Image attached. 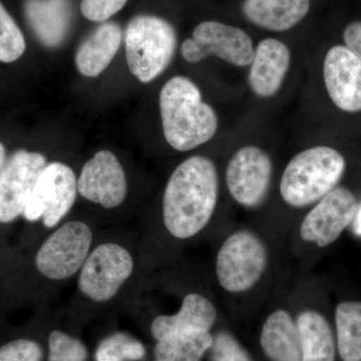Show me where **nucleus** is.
<instances>
[{
  "instance_id": "1",
  "label": "nucleus",
  "mask_w": 361,
  "mask_h": 361,
  "mask_svg": "<svg viewBox=\"0 0 361 361\" xmlns=\"http://www.w3.org/2000/svg\"><path fill=\"white\" fill-rule=\"evenodd\" d=\"M218 188L217 170L210 159L194 156L180 163L164 194V222L168 231L179 239L198 234L215 211Z\"/></svg>"
},
{
  "instance_id": "2",
  "label": "nucleus",
  "mask_w": 361,
  "mask_h": 361,
  "mask_svg": "<svg viewBox=\"0 0 361 361\" xmlns=\"http://www.w3.org/2000/svg\"><path fill=\"white\" fill-rule=\"evenodd\" d=\"M161 125L172 148L187 152L210 141L218 130V116L188 78L174 77L160 92Z\"/></svg>"
},
{
  "instance_id": "3",
  "label": "nucleus",
  "mask_w": 361,
  "mask_h": 361,
  "mask_svg": "<svg viewBox=\"0 0 361 361\" xmlns=\"http://www.w3.org/2000/svg\"><path fill=\"white\" fill-rule=\"evenodd\" d=\"M346 161L337 149L317 146L305 149L287 165L280 193L288 205L303 208L322 200L341 180Z\"/></svg>"
},
{
  "instance_id": "4",
  "label": "nucleus",
  "mask_w": 361,
  "mask_h": 361,
  "mask_svg": "<svg viewBox=\"0 0 361 361\" xmlns=\"http://www.w3.org/2000/svg\"><path fill=\"white\" fill-rule=\"evenodd\" d=\"M126 58L130 73L148 84L170 66L177 47L174 27L163 18L140 16L125 32Z\"/></svg>"
},
{
  "instance_id": "5",
  "label": "nucleus",
  "mask_w": 361,
  "mask_h": 361,
  "mask_svg": "<svg viewBox=\"0 0 361 361\" xmlns=\"http://www.w3.org/2000/svg\"><path fill=\"white\" fill-rule=\"evenodd\" d=\"M267 266L264 243L250 231L234 233L221 246L216 260V273L223 289L231 293L249 290Z\"/></svg>"
},
{
  "instance_id": "6",
  "label": "nucleus",
  "mask_w": 361,
  "mask_h": 361,
  "mask_svg": "<svg viewBox=\"0 0 361 361\" xmlns=\"http://www.w3.org/2000/svg\"><path fill=\"white\" fill-rule=\"evenodd\" d=\"M254 51L253 42L244 30L218 21H204L197 25L193 37L180 47L183 58L189 63L215 56L240 68L251 65Z\"/></svg>"
},
{
  "instance_id": "7",
  "label": "nucleus",
  "mask_w": 361,
  "mask_h": 361,
  "mask_svg": "<svg viewBox=\"0 0 361 361\" xmlns=\"http://www.w3.org/2000/svg\"><path fill=\"white\" fill-rule=\"evenodd\" d=\"M77 192L73 171L59 161L49 164L37 180L23 217L30 222L42 219L45 227H54L71 210Z\"/></svg>"
},
{
  "instance_id": "8",
  "label": "nucleus",
  "mask_w": 361,
  "mask_h": 361,
  "mask_svg": "<svg viewBox=\"0 0 361 361\" xmlns=\"http://www.w3.org/2000/svg\"><path fill=\"white\" fill-rule=\"evenodd\" d=\"M92 240L90 228L85 223H66L40 247L37 255V269L49 279H66L84 265Z\"/></svg>"
},
{
  "instance_id": "9",
  "label": "nucleus",
  "mask_w": 361,
  "mask_h": 361,
  "mask_svg": "<svg viewBox=\"0 0 361 361\" xmlns=\"http://www.w3.org/2000/svg\"><path fill=\"white\" fill-rule=\"evenodd\" d=\"M134 261L129 252L116 244L97 247L82 265L78 288L97 302L113 298L130 276Z\"/></svg>"
},
{
  "instance_id": "10",
  "label": "nucleus",
  "mask_w": 361,
  "mask_h": 361,
  "mask_svg": "<svg viewBox=\"0 0 361 361\" xmlns=\"http://www.w3.org/2000/svg\"><path fill=\"white\" fill-rule=\"evenodd\" d=\"M272 171V161L264 149L255 146L240 149L226 171V182L233 199L247 208L260 205L269 191Z\"/></svg>"
},
{
  "instance_id": "11",
  "label": "nucleus",
  "mask_w": 361,
  "mask_h": 361,
  "mask_svg": "<svg viewBox=\"0 0 361 361\" xmlns=\"http://www.w3.org/2000/svg\"><path fill=\"white\" fill-rule=\"evenodd\" d=\"M47 159L39 153L20 149L0 172V223L13 222L23 215Z\"/></svg>"
},
{
  "instance_id": "12",
  "label": "nucleus",
  "mask_w": 361,
  "mask_h": 361,
  "mask_svg": "<svg viewBox=\"0 0 361 361\" xmlns=\"http://www.w3.org/2000/svg\"><path fill=\"white\" fill-rule=\"evenodd\" d=\"M356 212L357 202L353 192L346 188H336L304 218L300 226L301 238L320 248L329 246L353 222Z\"/></svg>"
},
{
  "instance_id": "13",
  "label": "nucleus",
  "mask_w": 361,
  "mask_h": 361,
  "mask_svg": "<svg viewBox=\"0 0 361 361\" xmlns=\"http://www.w3.org/2000/svg\"><path fill=\"white\" fill-rule=\"evenodd\" d=\"M78 191L106 209L121 205L127 194V180L115 154L99 151L87 161L78 180Z\"/></svg>"
},
{
  "instance_id": "14",
  "label": "nucleus",
  "mask_w": 361,
  "mask_h": 361,
  "mask_svg": "<svg viewBox=\"0 0 361 361\" xmlns=\"http://www.w3.org/2000/svg\"><path fill=\"white\" fill-rule=\"evenodd\" d=\"M325 87L337 108L348 113L361 111V59L348 47L336 45L323 63Z\"/></svg>"
},
{
  "instance_id": "15",
  "label": "nucleus",
  "mask_w": 361,
  "mask_h": 361,
  "mask_svg": "<svg viewBox=\"0 0 361 361\" xmlns=\"http://www.w3.org/2000/svg\"><path fill=\"white\" fill-rule=\"evenodd\" d=\"M291 54L280 40L266 39L254 51L248 82L256 96L271 97L277 94L290 68Z\"/></svg>"
},
{
  "instance_id": "16",
  "label": "nucleus",
  "mask_w": 361,
  "mask_h": 361,
  "mask_svg": "<svg viewBox=\"0 0 361 361\" xmlns=\"http://www.w3.org/2000/svg\"><path fill=\"white\" fill-rule=\"evenodd\" d=\"M217 319V311L206 297L192 293L185 297L175 315H161L152 323V334L157 341L170 334L188 331H209Z\"/></svg>"
},
{
  "instance_id": "17",
  "label": "nucleus",
  "mask_w": 361,
  "mask_h": 361,
  "mask_svg": "<svg viewBox=\"0 0 361 361\" xmlns=\"http://www.w3.org/2000/svg\"><path fill=\"white\" fill-rule=\"evenodd\" d=\"M122 40V28L116 23L99 25L78 47L75 54L78 71L85 77L101 75L115 58Z\"/></svg>"
},
{
  "instance_id": "18",
  "label": "nucleus",
  "mask_w": 361,
  "mask_h": 361,
  "mask_svg": "<svg viewBox=\"0 0 361 361\" xmlns=\"http://www.w3.org/2000/svg\"><path fill=\"white\" fill-rule=\"evenodd\" d=\"M26 18L37 39L47 47H59L70 27L68 0H26Z\"/></svg>"
},
{
  "instance_id": "19",
  "label": "nucleus",
  "mask_w": 361,
  "mask_h": 361,
  "mask_svg": "<svg viewBox=\"0 0 361 361\" xmlns=\"http://www.w3.org/2000/svg\"><path fill=\"white\" fill-rule=\"evenodd\" d=\"M310 0H244L242 11L254 25L273 30H290L307 16Z\"/></svg>"
},
{
  "instance_id": "20",
  "label": "nucleus",
  "mask_w": 361,
  "mask_h": 361,
  "mask_svg": "<svg viewBox=\"0 0 361 361\" xmlns=\"http://www.w3.org/2000/svg\"><path fill=\"white\" fill-rule=\"evenodd\" d=\"M260 342L265 355L272 361H302L296 323L287 311L276 310L268 316Z\"/></svg>"
},
{
  "instance_id": "21",
  "label": "nucleus",
  "mask_w": 361,
  "mask_h": 361,
  "mask_svg": "<svg viewBox=\"0 0 361 361\" xmlns=\"http://www.w3.org/2000/svg\"><path fill=\"white\" fill-rule=\"evenodd\" d=\"M302 361H336V342L324 316L306 310L297 318Z\"/></svg>"
},
{
  "instance_id": "22",
  "label": "nucleus",
  "mask_w": 361,
  "mask_h": 361,
  "mask_svg": "<svg viewBox=\"0 0 361 361\" xmlns=\"http://www.w3.org/2000/svg\"><path fill=\"white\" fill-rule=\"evenodd\" d=\"M213 344L209 331H188L159 339L155 361H200Z\"/></svg>"
},
{
  "instance_id": "23",
  "label": "nucleus",
  "mask_w": 361,
  "mask_h": 361,
  "mask_svg": "<svg viewBox=\"0 0 361 361\" xmlns=\"http://www.w3.org/2000/svg\"><path fill=\"white\" fill-rule=\"evenodd\" d=\"M337 348L343 361H361V302L345 301L336 311Z\"/></svg>"
},
{
  "instance_id": "24",
  "label": "nucleus",
  "mask_w": 361,
  "mask_h": 361,
  "mask_svg": "<svg viewBox=\"0 0 361 361\" xmlns=\"http://www.w3.org/2000/svg\"><path fill=\"white\" fill-rule=\"evenodd\" d=\"M146 355V349L141 342L128 334H113L101 342L97 349V361H135L141 360Z\"/></svg>"
},
{
  "instance_id": "25",
  "label": "nucleus",
  "mask_w": 361,
  "mask_h": 361,
  "mask_svg": "<svg viewBox=\"0 0 361 361\" xmlns=\"http://www.w3.org/2000/svg\"><path fill=\"white\" fill-rule=\"evenodd\" d=\"M25 51V37L0 2V61L13 63L18 61Z\"/></svg>"
},
{
  "instance_id": "26",
  "label": "nucleus",
  "mask_w": 361,
  "mask_h": 361,
  "mask_svg": "<svg viewBox=\"0 0 361 361\" xmlns=\"http://www.w3.org/2000/svg\"><path fill=\"white\" fill-rule=\"evenodd\" d=\"M49 361H85L87 351L84 344L63 332L54 330L49 336Z\"/></svg>"
},
{
  "instance_id": "27",
  "label": "nucleus",
  "mask_w": 361,
  "mask_h": 361,
  "mask_svg": "<svg viewBox=\"0 0 361 361\" xmlns=\"http://www.w3.org/2000/svg\"><path fill=\"white\" fill-rule=\"evenodd\" d=\"M212 361H252L234 336L221 331L213 337Z\"/></svg>"
},
{
  "instance_id": "28",
  "label": "nucleus",
  "mask_w": 361,
  "mask_h": 361,
  "mask_svg": "<svg viewBox=\"0 0 361 361\" xmlns=\"http://www.w3.org/2000/svg\"><path fill=\"white\" fill-rule=\"evenodd\" d=\"M39 344L28 339H18L0 348V361H42Z\"/></svg>"
},
{
  "instance_id": "29",
  "label": "nucleus",
  "mask_w": 361,
  "mask_h": 361,
  "mask_svg": "<svg viewBox=\"0 0 361 361\" xmlns=\"http://www.w3.org/2000/svg\"><path fill=\"white\" fill-rule=\"evenodd\" d=\"M128 0H82L80 11L92 21H104L118 13Z\"/></svg>"
},
{
  "instance_id": "30",
  "label": "nucleus",
  "mask_w": 361,
  "mask_h": 361,
  "mask_svg": "<svg viewBox=\"0 0 361 361\" xmlns=\"http://www.w3.org/2000/svg\"><path fill=\"white\" fill-rule=\"evenodd\" d=\"M346 47L361 59V21L350 23L343 33Z\"/></svg>"
},
{
  "instance_id": "31",
  "label": "nucleus",
  "mask_w": 361,
  "mask_h": 361,
  "mask_svg": "<svg viewBox=\"0 0 361 361\" xmlns=\"http://www.w3.org/2000/svg\"><path fill=\"white\" fill-rule=\"evenodd\" d=\"M6 149H4V145L0 142V172H1L2 169H4V165H6Z\"/></svg>"
},
{
  "instance_id": "32",
  "label": "nucleus",
  "mask_w": 361,
  "mask_h": 361,
  "mask_svg": "<svg viewBox=\"0 0 361 361\" xmlns=\"http://www.w3.org/2000/svg\"><path fill=\"white\" fill-rule=\"evenodd\" d=\"M357 231L361 234V212L360 214V218H358Z\"/></svg>"
}]
</instances>
